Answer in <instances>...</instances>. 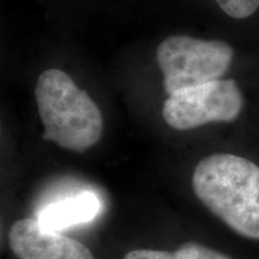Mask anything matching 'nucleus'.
Returning <instances> with one entry per match:
<instances>
[{
  "label": "nucleus",
  "mask_w": 259,
  "mask_h": 259,
  "mask_svg": "<svg viewBox=\"0 0 259 259\" xmlns=\"http://www.w3.org/2000/svg\"><path fill=\"white\" fill-rule=\"evenodd\" d=\"M196 196L216 218L244 238L259 240V166L233 154H212L197 163Z\"/></svg>",
  "instance_id": "nucleus-1"
},
{
  "label": "nucleus",
  "mask_w": 259,
  "mask_h": 259,
  "mask_svg": "<svg viewBox=\"0 0 259 259\" xmlns=\"http://www.w3.org/2000/svg\"><path fill=\"white\" fill-rule=\"evenodd\" d=\"M124 259H232L221 252L212 250L197 242H185L174 251L134 250Z\"/></svg>",
  "instance_id": "nucleus-7"
},
{
  "label": "nucleus",
  "mask_w": 259,
  "mask_h": 259,
  "mask_svg": "<svg viewBox=\"0 0 259 259\" xmlns=\"http://www.w3.org/2000/svg\"><path fill=\"white\" fill-rule=\"evenodd\" d=\"M101 209L95 193L84 191L47 205L38 215V222L50 231L60 232L70 227L92 221Z\"/></svg>",
  "instance_id": "nucleus-6"
},
{
  "label": "nucleus",
  "mask_w": 259,
  "mask_h": 259,
  "mask_svg": "<svg viewBox=\"0 0 259 259\" xmlns=\"http://www.w3.org/2000/svg\"><path fill=\"white\" fill-rule=\"evenodd\" d=\"M234 50L220 40L173 35L158 45L156 60L168 95L178 90L220 79L231 66Z\"/></svg>",
  "instance_id": "nucleus-3"
},
{
  "label": "nucleus",
  "mask_w": 259,
  "mask_h": 259,
  "mask_svg": "<svg viewBox=\"0 0 259 259\" xmlns=\"http://www.w3.org/2000/svg\"><path fill=\"white\" fill-rule=\"evenodd\" d=\"M9 244L18 259H95L82 242L50 231L34 219L15 222L9 232Z\"/></svg>",
  "instance_id": "nucleus-5"
},
{
  "label": "nucleus",
  "mask_w": 259,
  "mask_h": 259,
  "mask_svg": "<svg viewBox=\"0 0 259 259\" xmlns=\"http://www.w3.org/2000/svg\"><path fill=\"white\" fill-rule=\"evenodd\" d=\"M229 17L244 19L253 15L259 8V0H215Z\"/></svg>",
  "instance_id": "nucleus-8"
},
{
  "label": "nucleus",
  "mask_w": 259,
  "mask_h": 259,
  "mask_svg": "<svg viewBox=\"0 0 259 259\" xmlns=\"http://www.w3.org/2000/svg\"><path fill=\"white\" fill-rule=\"evenodd\" d=\"M35 100L46 141L83 153L101 139V111L67 73L58 69L42 72L35 87Z\"/></svg>",
  "instance_id": "nucleus-2"
},
{
  "label": "nucleus",
  "mask_w": 259,
  "mask_h": 259,
  "mask_svg": "<svg viewBox=\"0 0 259 259\" xmlns=\"http://www.w3.org/2000/svg\"><path fill=\"white\" fill-rule=\"evenodd\" d=\"M244 97L234 79H215L170 94L162 115L170 127L186 131L209 122L234 121L242 111Z\"/></svg>",
  "instance_id": "nucleus-4"
}]
</instances>
